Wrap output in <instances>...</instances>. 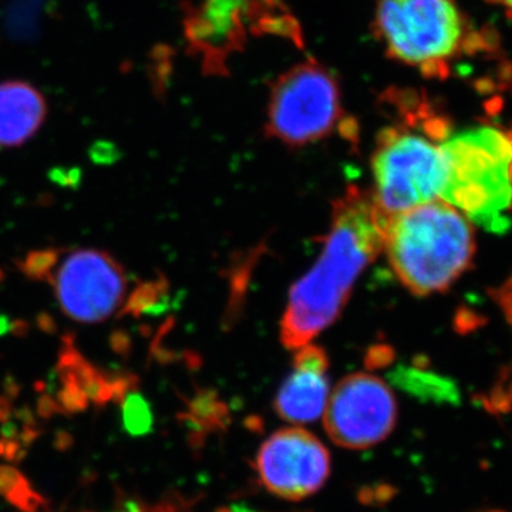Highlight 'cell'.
<instances>
[{"instance_id":"6da1fadb","label":"cell","mask_w":512,"mask_h":512,"mask_svg":"<svg viewBox=\"0 0 512 512\" xmlns=\"http://www.w3.org/2000/svg\"><path fill=\"white\" fill-rule=\"evenodd\" d=\"M387 218L373 195L357 187L333 202L322 255L289 293L281 322L286 349L309 345L339 318L357 278L383 251Z\"/></svg>"},{"instance_id":"7a4b0ae2","label":"cell","mask_w":512,"mask_h":512,"mask_svg":"<svg viewBox=\"0 0 512 512\" xmlns=\"http://www.w3.org/2000/svg\"><path fill=\"white\" fill-rule=\"evenodd\" d=\"M383 251L413 295L447 291L470 268L476 252L471 222L444 200L389 215Z\"/></svg>"},{"instance_id":"3957f363","label":"cell","mask_w":512,"mask_h":512,"mask_svg":"<svg viewBox=\"0 0 512 512\" xmlns=\"http://www.w3.org/2000/svg\"><path fill=\"white\" fill-rule=\"evenodd\" d=\"M446 183L440 198L467 220L494 234L512 221L511 143L493 127H478L444 140Z\"/></svg>"},{"instance_id":"277c9868","label":"cell","mask_w":512,"mask_h":512,"mask_svg":"<svg viewBox=\"0 0 512 512\" xmlns=\"http://www.w3.org/2000/svg\"><path fill=\"white\" fill-rule=\"evenodd\" d=\"M375 29L389 57L434 79H446L451 63L478 46L454 0H379Z\"/></svg>"},{"instance_id":"5b68a950","label":"cell","mask_w":512,"mask_h":512,"mask_svg":"<svg viewBox=\"0 0 512 512\" xmlns=\"http://www.w3.org/2000/svg\"><path fill=\"white\" fill-rule=\"evenodd\" d=\"M447 131L446 124L406 123L380 131L372 157V195L384 214H399L440 197L446 183L440 140Z\"/></svg>"},{"instance_id":"8992f818","label":"cell","mask_w":512,"mask_h":512,"mask_svg":"<svg viewBox=\"0 0 512 512\" xmlns=\"http://www.w3.org/2000/svg\"><path fill=\"white\" fill-rule=\"evenodd\" d=\"M23 271L49 284L64 315L76 322H106L126 308V269L100 249L33 252L25 259Z\"/></svg>"},{"instance_id":"52a82bcc","label":"cell","mask_w":512,"mask_h":512,"mask_svg":"<svg viewBox=\"0 0 512 512\" xmlns=\"http://www.w3.org/2000/svg\"><path fill=\"white\" fill-rule=\"evenodd\" d=\"M338 80L315 60L296 64L276 79L268 101L266 133L289 147H303L342 126Z\"/></svg>"},{"instance_id":"ba28073f","label":"cell","mask_w":512,"mask_h":512,"mask_svg":"<svg viewBox=\"0 0 512 512\" xmlns=\"http://www.w3.org/2000/svg\"><path fill=\"white\" fill-rule=\"evenodd\" d=\"M293 23L279 0H200L185 16L184 29L205 69L220 73L248 32L295 37Z\"/></svg>"},{"instance_id":"9c48e42d","label":"cell","mask_w":512,"mask_h":512,"mask_svg":"<svg viewBox=\"0 0 512 512\" xmlns=\"http://www.w3.org/2000/svg\"><path fill=\"white\" fill-rule=\"evenodd\" d=\"M323 413L333 443L363 450L392 434L397 423L396 397L379 377L355 373L339 382Z\"/></svg>"},{"instance_id":"30bf717a","label":"cell","mask_w":512,"mask_h":512,"mask_svg":"<svg viewBox=\"0 0 512 512\" xmlns=\"http://www.w3.org/2000/svg\"><path fill=\"white\" fill-rule=\"evenodd\" d=\"M256 471L269 493L301 501L318 493L328 481L330 454L309 431L282 429L259 448Z\"/></svg>"},{"instance_id":"8fae6325","label":"cell","mask_w":512,"mask_h":512,"mask_svg":"<svg viewBox=\"0 0 512 512\" xmlns=\"http://www.w3.org/2000/svg\"><path fill=\"white\" fill-rule=\"evenodd\" d=\"M328 369V356L319 346L296 350L292 373L275 397L279 417L295 424L318 420L329 399Z\"/></svg>"},{"instance_id":"7c38bea8","label":"cell","mask_w":512,"mask_h":512,"mask_svg":"<svg viewBox=\"0 0 512 512\" xmlns=\"http://www.w3.org/2000/svg\"><path fill=\"white\" fill-rule=\"evenodd\" d=\"M49 113L45 94L26 80L0 82V148H18L39 133Z\"/></svg>"},{"instance_id":"4fadbf2b","label":"cell","mask_w":512,"mask_h":512,"mask_svg":"<svg viewBox=\"0 0 512 512\" xmlns=\"http://www.w3.org/2000/svg\"><path fill=\"white\" fill-rule=\"evenodd\" d=\"M180 419L190 431V444L194 448L201 447L208 434L224 430L228 423V409L214 394H198L188 406V412Z\"/></svg>"},{"instance_id":"5bb4252c","label":"cell","mask_w":512,"mask_h":512,"mask_svg":"<svg viewBox=\"0 0 512 512\" xmlns=\"http://www.w3.org/2000/svg\"><path fill=\"white\" fill-rule=\"evenodd\" d=\"M404 389L409 390L421 399L437 400V402L456 403L458 399L456 387L454 384L447 383L446 380L439 379L430 375H421V373H406L397 380Z\"/></svg>"},{"instance_id":"9a60e30c","label":"cell","mask_w":512,"mask_h":512,"mask_svg":"<svg viewBox=\"0 0 512 512\" xmlns=\"http://www.w3.org/2000/svg\"><path fill=\"white\" fill-rule=\"evenodd\" d=\"M124 427L131 436H143L150 431L151 414L140 397H130L124 407Z\"/></svg>"},{"instance_id":"2e32d148","label":"cell","mask_w":512,"mask_h":512,"mask_svg":"<svg viewBox=\"0 0 512 512\" xmlns=\"http://www.w3.org/2000/svg\"><path fill=\"white\" fill-rule=\"evenodd\" d=\"M194 501L187 500L177 493L168 494L164 500L156 505H148L147 512H194L192 511Z\"/></svg>"},{"instance_id":"e0dca14e","label":"cell","mask_w":512,"mask_h":512,"mask_svg":"<svg viewBox=\"0 0 512 512\" xmlns=\"http://www.w3.org/2000/svg\"><path fill=\"white\" fill-rule=\"evenodd\" d=\"M26 477L18 470V468L2 464L0 466V495L8 497L13 490L19 487Z\"/></svg>"},{"instance_id":"ac0fdd59","label":"cell","mask_w":512,"mask_h":512,"mask_svg":"<svg viewBox=\"0 0 512 512\" xmlns=\"http://www.w3.org/2000/svg\"><path fill=\"white\" fill-rule=\"evenodd\" d=\"M497 299L500 302L501 308H503L505 316H507L512 325V276L498 289Z\"/></svg>"},{"instance_id":"d6986e66","label":"cell","mask_w":512,"mask_h":512,"mask_svg":"<svg viewBox=\"0 0 512 512\" xmlns=\"http://www.w3.org/2000/svg\"><path fill=\"white\" fill-rule=\"evenodd\" d=\"M46 505V498L32 490L28 497L25 498V501L20 504L19 510L23 512H40L42 508H46Z\"/></svg>"},{"instance_id":"ffe728a7","label":"cell","mask_w":512,"mask_h":512,"mask_svg":"<svg viewBox=\"0 0 512 512\" xmlns=\"http://www.w3.org/2000/svg\"><path fill=\"white\" fill-rule=\"evenodd\" d=\"M20 443L15 440L3 439L0 440V456L6 458V460L13 461L15 463V458L18 456L20 451Z\"/></svg>"},{"instance_id":"44dd1931","label":"cell","mask_w":512,"mask_h":512,"mask_svg":"<svg viewBox=\"0 0 512 512\" xmlns=\"http://www.w3.org/2000/svg\"><path fill=\"white\" fill-rule=\"evenodd\" d=\"M74 441L73 437L70 436L66 431H60V433L56 434L55 439V448L57 451H62V453H66L70 448L73 447Z\"/></svg>"},{"instance_id":"7402d4cb","label":"cell","mask_w":512,"mask_h":512,"mask_svg":"<svg viewBox=\"0 0 512 512\" xmlns=\"http://www.w3.org/2000/svg\"><path fill=\"white\" fill-rule=\"evenodd\" d=\"M57 412V404L53 402L49 397L40 400L39 402V413L42 417H52Z\"/></svg>"},{"instance_id":"603a6c76","label":"cell","mask_w":512,"mask_h":512,"mask_svg":"<svg viewBox=\"0 0 512 512\" xmlns=\"http://www.w3.org/2000/svg\"><path fill=\"white\" fill-rule=\"evenodd\" d=\"M39 436L40 431L32 429V427H26V429L22 431V434H20V441H22L26 447H29L39 439Z\"/></svg>"},{"instance_id":"cb8c5ba5","label":"cell","mask_w":512,"mask_h":512,"mask_svg":"<svg viewBox=\"0 0 512 512\" xmlns=\"http://www.w3.org/2000/svg\"><path fill=\"white\" fill-rule=\"evenodd\" d=\"M217 512H255L249 510L248 507H244V505H232V507H224L220 508Z\"/></svg>"},{"instance_id":"d4e9b609","label":"cell","mask_w":512,"mask_h":512,"mask_svg":"<svg viewBox=\"0 0 512 512\" xmlns=\"http://www.w3.org/2000/svg\"><path fill=\"white\" fill-rule=\"evenodd\" d=\"M491 2L512 13V0H491Z\"/></svg>"},{"instance_id":"484cf974","label":"cell","mask_w":512,"mask_h":512,"mask_svg":"<svg viewBox=\"0 0 512 512\" xmlns=\"http://www.w3.org/2000/svg\"><path fill=\"white\" fill-rule=\"evenodd\" d=\"M9 407L5 403L0 402V421L8 419Z\"/></svg>"},{"instance_id":"4316f807","label":"cell","mask_w":512,"mask_h":512,"mask_svg":"<svg viewBox=\"0 0 512 512\" xmlns=\"http://www.w3.org/2000/svg\"><path fill=\"white\" fill-rule=\"evenodd\" d=\"M508 138H510L511 143V153H512V131L510 134H507ZM511 177H512V157H511Z\"/></svg>"}]
</instances>
